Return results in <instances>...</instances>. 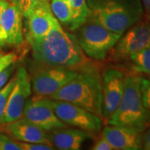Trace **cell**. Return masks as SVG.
Listing matches in <instances>:
<instances>
[{"mask_svg":"<svg viewBox=\"0 0 150 150\" xmlns=\"http://www.w3.org/2000/svg\"><path fill=\"white\" fill-rule=\"evenodd\" d=\"M23 18L25 21L27 41L45 36L57 20L49 3H42L33 7Z\"/></svg>","mask_w":150,"mask_h":150,"instance_id":"cell-13","label":"cell"},{"mask_svg":"<svg viewBox=\"0 0 150 150\" xmlns=\"http://www.w3.org/2000/svg\"><path fill=\"white\" fill-rule=\"evenodd\" d=\"M140 82V76H125L123 96L118 108L108 120V124L133 128L141 132L144 131L149 119L142 101Z\"/></svg>","mask_w":150,"mask_h":150,"instance_id":"cell-4","label":"cell"},{"mask_svg":"<svg viewBox=\"0 0 150 150\" xmlns=\"http://www.w3.org/2000/svg\"><path fill=\"white\" fill-rule=\"evenodd\" d=\"M78 73L79 70L66 67L37 64L30 78L32 91L36 96L50 97L67 84Z\"/></svg>","mask_w":150,"mask_h":150,"instance_id":"cell-6","label":"cell"},{"mask_svg":"<svg viewBox=\"0 0 150 150\" xmlns=\"http://www.w3.org/2000/svg\"><path fill=\"white\" fill-rule=\"evenodd\" d=\"M48 98L76 104L102 118V83L98 68L79 71L67 84Z\"/></svg>","mask_w":150,"mask_h":150,"instance_id":"cell-3","label":"cell"},{"mask_svg":"<svg viewBox=\"0 0 150 150\" xmlns=\"http://www.w3.org/2000/svg\"><path fill=\"white\" fill-rule=\"evenodd\" d=\"M28 42L38 65L60 66L79 71L97 66L83 52L76 36L64 30L58 19L45 36Z\"/></svg>","mask_w":150,"mask_h":150,"instance_id":"cell-1","label":"cell"},{"mask_svg":"<svg viewBox=\"0 0 150 150\" xmlns=\"http://www.w3.org/2000/svg\"><path fill=\"white\" fill-rule=\"evenodd\" d=\"M54 149L60 150L80 149L82 144L90 135L80 129L58 128L48 132Z\"/></svg>","mask_w":150,"mask_h":150,"instance_id":"cell-16","label":"cell"},{"mask_svg":"<svg viewBox=\"0 0 150 150\" xmlns=\"http://www.w3.org/2000/svg\"><path fill=\"white\" fill-rule=\"evenodd\" d=\"M5 132L13 139L26 143H41L53 146L48 132L23 118L5 123Z\"/></svg>","mask_w":150,"mask_h":150,"instance_id":"cell-15","label":"cell"},{"mask_svg":"<svg viewBox=\"0 0 150 150\" xmlns=\"http://www.w3.org/2000/svg\"><path fill=\"white\" fill-rule=\"evenodd\" d=\"M22 150H53L54 148L53 146L46 144L41 143H26V142H20Z\"/></svg>","mask_w":150,"mask_h":150,"instance_id":"cell-24","label":"cell"},{"mask_svg":"<svg viewBox=\"0 0 150 150\" xmlns=\"http://www.w3.org/2000/svg\"><path fill=\"white\" fill-rule=\"evenodd\" d=\"M141 2L147 16L150 18V0H141Z\"/></svg>","mask_w":150,"mask_h":150,"instance_id":"cell-29","label":"cell"},{"mask_svg":"<svg viewBox=\"0 0 150 150\" xmlns=\"http://www.w3.org/2000/svg\"><path fill=\"white\" fill-rule=\"evenodd\" d=\"M9 0H0V15L2 12L5 9V8L9 4Z\"/></svg>","mask_w":150,"mask_h":150,"instance_id":"cell-30","label":"cell"},{"mask_svg":"<svg viewBox=\"0 0 150 150\" xmlns=\"http://www.w3.org/2000/svg\"><path fill=\"white\" fill-rule=\"evenodd\" d=\"M2 132H5V123L0 124V133Z\"/></svg>","mask_w":150,"mask_h":150,"instance_id":"cell-31","label":"cell"},{"mask_svg":"<svg viewBox=\"0 0 150 150\" xmlns=\"http://www.w3.org/2000/svg\"><path fill=\"white\" fill-rule=\"evenodd\" d=\"M57 117L65 124L80 129L91 135L98 134L103 127V119L98 115L76 104L51 98Z\"/></svg>","mask_w":150,"mask_h":150,"instance_id":"cell-7","label":"cell"},{"mask_svg":"<svg viewBox=\"0 0 150 150\" xmlns=\"http://www.w3.org/2000/svg\"><path fill=\"white\" fill-rule=\"evenodd\" d=\"M150 46V18H143L123 33L109 52V59L122 61Z\"/></svg>","mask_w":150,"mask_h":150,"instance_id":"cell-8","label":"cell"},{"mask_svg":"<svg viewBox=\"0 0 150 150\" xmlns=\"http://www.w3.org/2000/svg\"></svg>","mask_w":150,"mask_h":150,"instance_id":"cell-32","label":"cell"},{"mask_svg":"<svg viewBox=\"0 0 150 150\" xmlns=\"http://www.w3.org/2000/svg\"><path fill=\"white\" fill-rule=\"evenodd\" d=\"M51 10L58 21L69 28L72 18V13L70 8L69 3L68 0H51L50 4Z\"/></svg>","mask_w":150,"mask_h":150,"instance_id":"cell-18","label":"cell"},{"mask_svg":"<svg viewBox=\"0 0 150 150\" xmlns=\"http://www.w3.org/2000/svg\"><path fill=\"white\" fill-rule=\"evenodd\" d=\"M17 59V54L14 52H10L8 54H0V71L5 69L8 65L15 63Z\"/></svg>","mask_w":150,"mask_h":150,"instance_id":"cell-25","label":"cell"},{"mask_svg":"<svg viewBox=\"0 0 150 150\" xmlns=\"http://www.w3.org/2000/svg\"><path fill=\"white\" fill-rule=\"evenodd\" d=\"M142 145L144 149L150 150V129H148L142 136Z\"/></svg>","mask_w":150,"mask_h":150,"instance_id":"cell-28","label":"cell"},{"mask_svg":"<svg viewBox=\"0 0 150 150\" xmlns=\"http://www.w3.org/2000/svg\"><path fill=\"white\" fill-rule=\"evenodd\" d=\"M22 118L46 132L66 126L55 114L51 98L48 97L34 95L28 98L23 108Z\"/></svg>","mask_w":150,"mask_h":150,"instance_id":"cell-10","label":"cell"},{"mask_svg":"<svg viewBox=\"0 0 150 150\" xmlns=\"http://www.w3.org/2000/svg\"><path fill=\"white\" fill-rule=\"evenodd\" d=\"M75 36L84 54L94 61H104L107 59L121 37L89 18L77 29Z\"/></svg>","mask_w":150,"mask_h":150,"instance_id":"cell-5","label":"cell"},{"mask_svg":"<svg viewBox=\"0 0 150 150\" xmlns=\"http://www.w3.org/2000/svg\"><path fill=\"white\" fill-rule=\"evenodd\" d=\"M92 149L93 150H112V147L108 142V140L103 136L102 134L95 141V144L93 145Z\"/></svg>","mask_w":150,"mask_h":150,"instance_id":"cell-27","label":"cell"},{"mask_svg":"<svg viewBox=\"0 0 150 150\" xmlns=\"http://www.w3.org/2000/svg\"><path fill=\"white\" fill-rule=\"evenodd\" d=\"M69 3L72 18L69 28L71 31H75L82 26L88 18V8L87 0H68Z\"/></svg>","mask_w":150,"mask_h":150,"instance_id":"cell-17","label":"cell"},{"mask_svg":"<svg viewBox=\"0 0 150 150\" xmlns=\"http://www.w3.org/2000/svg\"><path fill=\"white\" fill-rule=\"evenodd\" d=\"M125 74L115 67L105 69L101 76L102 119L105 123L118 108L124 90Z\"/></svg>","mask_w":150,"mask_h":150,"instance_id":"cell-9","label":"cell"},{"mask_svg":"<svg viewBox=\"0 0 150 150\" xmlns=\"http://www.w3.org/2000/svg\"><path fill=\"white\" fill-rule=\"evenodd\" d=\"M140 91L147 118L150 119V79L141 77Z\"/></svg>","mask_w":150,"mask_h":150,"instance_id":"cell-21","label":"cell"},{"mask_svg":"<svg viewBox=\"0 0 150 150\" xmlns=\"http://www.w3.org/2000/svg\"><path fill=\"white\" fill-rule=\"evenodd\" d=\"M32 93L31 79L27 69L19 66L14 75V84L11 90L4 114V123L22 118L23 108Z\"/></svg>","mask_w":150,"mask_h":150,"instance_id":"cell-11","label":"cell"},{"mask_svg":"<svg viewBox=\"0 0 150 150\" xmlns=\"http://www.w3.org/2000/svg\"><path fill=\"white\" fill-rule=\"evenodd\" d=\"M129 59L134 64V69L150 76V46L132 54Z\"/></svg>","mask_w":150,"mask_h":150,"instance_id":"cell-19","label":"cell"},{"mask_svg":"<svg viewBox=\"0 0 150 150\" xmlns=\"http://www.w3.org/2000/svg\"><path fill=\"white\" fill-rule=\"evenodd\" d=\"M142 133L139 130L118 125H106L102 135L111 144L113 149L139 150L143 149Z\"/></svg>","mask_w":150,"mask_h":150,"instance_id":"cell-14","label":"cell"},{"mask_svg":"<svg viewBox=\"0 0 150 150\" xmlns=\"http://www.w3.org/2000/svg\"><path fill=\"white\" fill-rule=\"evenodd\" d=\"M23 16L18 6L9 2L0 15V49L19 48L23 42Z\"/></svg>","mask_w":150,"mask_h":150,"instance_id":"cell-12","label":"cell"},{"mask_svg":"<svg viewBox=\"0 0 150 150\" xmlns=\"http://www.w3.org/2000/svg\"><path fill=\"white\" fill-rule=\"evenodd\" d=\"M88 18L123 35L144 14L141 0H87Z\"/></svg>","mask_w":150,"mask_h":150,"instance_id":"cell-2","label":"cell"},{"mask_svg":"<svg viewBox=\"0 0 150 150\" xmlns=\"http://www.w3.org/2000/svg\"><path fill=\"white\" fill-rule=\"evenodd\" d=\"M13 84H14V76L7 82V83L2 88H0V124L4 123L6 107Z\"/></svg>","mask_w":150,"mask_h":150,"instance_id":"cell-20","label":"cell"},{"mask_svg":"<svg viewBox=\"0 0 150 150\" xmlns=\"http://www.w3.org/2000/svg\"><path fill=\"white\" fill-rule=\"evenodd\" d=\"M9 1L14 3L18 6L23 16V14H25L30 10L33 7L42 3H49L51 0H9Z\"/></svg>","mask_w":150,"mask_h":150,"instance_id":"cell-23","label":"cell"},{"mask_svg":"<svg viewBox=\"0 0 150 150\" xmlns=\"http://www.w3.org/2000/svg\"><path fill=\"white\" fill-rule=\"evenodd\" d=\"M15 66V63H13L12 64L8 65L5 69L0 71V88H2L7 83V82L9 80V78L13 73Z\"/></svg>","mask_w":150,"mask_h":150,"instance_id":"cell-26","label":"cell"},{"mask_svg":"<svg viewBox=\"0 0 150 150\" xmlns=\"http://www.w3.org/2000/svg\"><path fill=\"white\" fill-rule=\"evenodd\" d=\"M0 150H22L19 141L0 133Z\"/></svg>","mask_w":150,"mask_h":150,"instance_id":"cell-22","label":"cell"}]
</instances>
